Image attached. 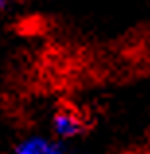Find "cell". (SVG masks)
Masks as SVG:
<instances>
[{
  "mask_svg": "<svg viewBox=\"0 0 150 154\" xmlns=\"http://www.w3.org/2000/svg\"><path fill=\"white\" fill-rule=\"evenodd\" d=\"M14 4H16V0H0V16L6 14L8 10H12Z\"/></svg>",
  "mask_w": 150,
  "mask_h": 154,
  "instance_id": "cell-3",
  "label": "cell"
},
{
  "mask_svg": "<svg viewBox=\"0 0 150 154\" xmlns=\"http://www.w3.org/2000/svg\"><path fill=\"white\" fill-rule=\"evenodd\" d=\"M8 154H70L68 143L51 133H27L14 140Z\"/></svg>",
  "mask_w": 150,
  "mask_h": 154,
  "instance_id": "cell-2",
  "label": "cell"
},
{
  "mask_svg": "<svg viewBox=\"0 0 150 154\" xmlns=\"http://www.w3.org/2000/svg\"><path fill=\"white\" fill-rule=\"evenodd\" d=\"M88 127H90L88 117L72 103L57 105L49 117V133L64 143H72L84 137Z\"/></svg>",
  "mask_w": 150,
  "mask_h": 154,
  "instance_id": "cell-1",
  "label": "cell"
}]
</instances>
